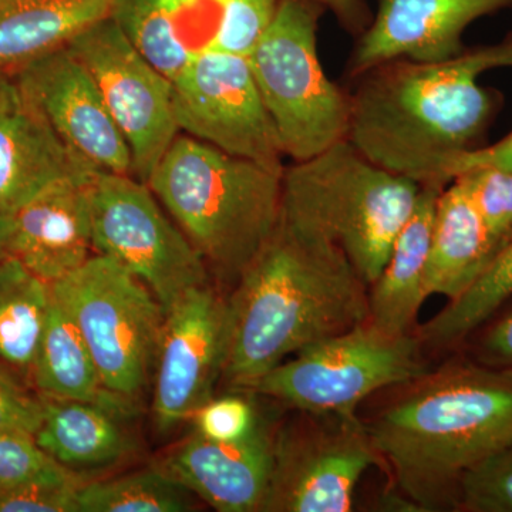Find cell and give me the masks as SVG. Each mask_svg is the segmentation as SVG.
I'll return each instance as SVG.
<instances>
[{
  "mask_svg": "<svg viewBox=\"0 0 512 512\" xmlns=\"http://www.w3.org/2000/svg\"><path fill=\"white\" fill-rule=\"evenodd\" d=\"M453 181L466 192L500 252L512 238V170L480 164L458 174Z\"/></svg>",
  "mask_w": 512,
  "mask_h": 512,
  "instance_id": "83f0119b",
  "label": "cell"
},
{
  "mask_svg": "<svg viewBox=\"0 0 512 512\" xmlns=\"http://www.w3.org/2000/svg\"><path fill=\"white\" fill-rule=\"evenodd\" d=\"M197 497L160 466L136 473L82 483L77 488V512L194 511Z\"/></svg>",
  "mask_w": 512,
  "mask_h": 512,
  "instance_id": "484cf974",
  "label": "cell"
},
{
  "mask_svg": "<svg viewBox=\"0 0 512 512\" xmlns=\"http://www.w3.org/2000/svg\"><path fill=\"white\" fill-rule=\"evenodd\" d=\"M114 0H0V72L13 74L110 16Z\"/></svg>",
  "mask_w": 512,
  "mask_h": 512,
  "instance_id": "603a6c76",
  "label": "cell"
},
{
  "mask_svg": "<svg viewBox=\"0 0 512 512\" xmlns=\"http://www.w3.org/2000/svg\"><path fill=\"white\" fill-rule=\"evenodd\" d=\"M367 288L335 242L281 217L227 299L221 380L248 392L286 357L369 322Z\"/></svg>",
  "mask_w": 512,
  "mask_h": 512,
  "instance_id": "6da1fadb",
  "label": "cell"
},
{
  "mask_svg": "<svg viewBox=\"0 0 512 512\" xmlns=\"http://www.w3.org/2000/svg\"><path fill=\"white\" fill-rule=\"evenodd\" d=\"M13 79L20 94L42 111L63 143L94 170L133 175L126 138L92 74L69 47L37 57L16 70Z\"/></svg>",
  "mask_w": 512,
  "mask_h": 512,
  "instance_id": "5bb4252c",
  "label": "cell"
},
{
  "mask_svg": "<svg viewBox=\"0 0 512 512\" xmlns=\"http://www.w3.org/2000/svg\"><path fill=\"white\" fill-rule=\"evenodd\" d=\"M52 298V286L19 259H0V366L30 386Z\"/></svg>",
  "mask_w": 512,
  "mask_h": 512,
  "instance_id": "d4e9b609",
  "label": "cell"
},
{
  "mask_svg": "<svg viewBox=\"0 0 512 512\" xmlns=\"http://www.w3.org/2000/svg\"><path fill=\"white\" fill-rule=\"evenodd\" d=\"M227 345V299L210 284L181 296L165 311L154 366V426L173 431L212 399Z\"/></svg>",
  "mask_w": 512,
  "mask_h": 512,
  "instance_id": "4fadbf2b",
  "label": "cell"
},
{
  "mask_svg": "<svg viewBox=\"0 0 512 512\" xmlns=\"http://www.w3.org/2000/svg\"><path fill=\"white\" fill-rule=\"evenodd\" d=\"M231 0H114L110 16L141 55L173 80L202 53L218 52Z\"/></svg>",
  "mask_w": 512,
  "mask_h": 512,
  "instance_id": "d6986e66",
  "label": "cell"
},
{
  "mask_svg": "<svg viewBox=\"0 0 512 512\" xmlns=\"http://www.w3.org/2000/svg\"><path fill=\"white\" fill-rule=\"evenodd\" d=\"M42 399L43 419L33 437L66 470L113 466L136 451L123 414L97 403Z\"/></svg>",
  "mask_w": 512,
  "mask_h": 512,
  "instance_id": "7402d4cb",
  "label": "cell"
},
{
  "mask_svg": "<svg viewBox=\"0 0 512 512\" xmlns=\"http://www.w3.org/2000/svg\"><path fill=\"white\" fill-rule=\"evenodd\" d=\"M444 185L421 184L412 217L394 242L389 261L369 292V322L389 335H410L424 301V274L437 201Z\"/></svg>",
  "mask_w": 512,
  "mask_h": 512,
  "instance_id": "ffe728a7",
  "label": "cell"
},
{
  "mask_svg": "<svg viewBox=\"0 0 512 512\" xmlns=\"http://www.w3.org/2000/svg\"><path fill=\"white\" fill-rule=\"evenodd\" d=\"M366 429L417 510L456 508L468 471L512 446V372L457 363L424 373Z\"/></svg>",
  "mask_w": 512,
  "mask_h": 512,
  "instance_id": "3957f363",
  "label": "cell"
},
{
  "mask_svg": "<svg viewBox=\"0 0 512 512\" xmlns=\"http://www.w3.org/2000/svg\"><path fill=\"white\" fill-rule=\"evenodd\" d=\"M274 437L262 512H348L357 484L379 461L357 416L306 413Z\"/></svg>",
  "mask_w": 512,
  "mask_h": 512,
  "instance_id": "30bf717a",
  "label": "cell"
},
{
  "mask_svg": "<svg viewBox=\"0 0 512 512\" xmlns=\"http://www.w3.org/2000/svg\"><path fill=\"white\" fill-rule=\"evenodd\" d=\"M42 419V396L0 366V431H22L35 436Z\"/></svg>",
  "mask_w": 512,
  "mask_h": 512,
  "instance_id": "1f68e13d",
  "label": "cell"
},
{
  "mask_svg": "<svg viewBox=\"0 0 512 512\" xmlns=\"http://www.w3.org/2000/svg\"><path fill=\"white\" fill-rule=\"evenodd\" d=\"M420 190L417 181L373 163L345 138L285 167L281 217L335 242L372 286L412 217Z\"/></svg>",
  "mask_w": 512,
  "mask_h": 512,
  "instance_id": "5b68a950",
  "label": "cell"
},
{
  "mask_svg": "<svg viewBox=\"0 0 512 512\" xmlns=\"http://www.w3.org/2000/svg\"><path fill=\"white\" fill-rule=\"evenodd\" d=\"M50 286L86 340L107 392L137 406L154 375L164 306L106 255L90 256Z\"/></svg>",
  "mask_w": 512,
  "mask_h": 512,
  "instance_id": "52a82bcc",
  "label": "cell"
},
{
  "mask_svg": "<svg viewBox=\"0 0 512 512\" xmlns=\"http://www.w3.org/2000/svg\"><path fill=\"white\" fill-rule=\"evenodd\" d=\"M19 90V89H18ZM97 173L57 136L32 101L18 94L0 113V214L10 218L66 178Z\"/></svg>",
  "mask_w": 512,
  "mask_h": 512,
  "instance_id": "ac0fdd59",
  "label": "cell"
},
{
  "mask_svg": "<svg viewBox=\"0 0 512 512\" xmlns=\"http://www.w3.org/2000/svg\"><path fill=\"white\" fill-rule=\"evenodd\" d=\"M512 298V238L470 288L420 329L433 348H450L480 328Z\"/></svg>",
  "mask_w": 512,
  "mask_h": 512,
  "instance_id": "4316f807",
  "label": "cell"
},
{
  "mask_svg": "<svg viewBox=\"0 0 512 512\" xmlns=\"http://www.w3.org/2000/svg\"><path fill=\"white\" fill-rule=\"evenodd\" d=\"M512 0H379L369 28L357 36L348 63L352 79L393 60L434 63L467 49L464 30Z\"/></svg>",
  "mask_w": 512,
  "mask_h": 512,
  "instance_id": "9a60e30c",
  "label": "cell"
},
{
  "mask_svg": "<svg viewBox=\"0 0 512 512\" xmlns=\"http://www.w3.org/2000/svg\"><path fill=\"white\" fill-rule=\"evenodd\" d=\"M512 66V32L443 62L393 60L360 76L348 140L373 163L419 184L447 187L450 161L477 150L501 107L481 74Z\"/></svg>",
  "mask_w": 512,
  "mask_h": 512,
  "instance_id": "7a4b0ae2",
  "label": "cell"
},
{
  "mask_svg": "<svg viewBox=\"0 0 512 512\" xmlns=\"http://www.w3.org/2000/svg\"><path fill=\"white\" fill-rule=\"evenodd\" d=\"M180 133L284 173L285 154L248 57L208 52L171 80Z\"/></svg>",
  "mask_w": 512,
  "mask_h": 512,
  "instance_id": "7c38bea8",
  "label": "cell"
},
{
  "mask_svg": "<svg viewBox=\"0 0 512 512\" xmlns=\"http://www.w3.org/2000/svg\"><path fill=\"white\" fill-rule=\"evenodd\" d=\"M458 507L471 512H512V446L468 471L461 480Z\"/></svg>",
  "mask_w": 512,
  "mask_h": 512,
  "instance_id": "f546056e",
  "label": "cell"
},
{
  "mask_svg": "<svg viewBox=\"0 0 512 512\" xmlns=\"http://www.w3.org/2000/svg\"><path fill=\"white\" fill-rule=\"evenodd\" d=\"M419 348L412 335H389L373 323H362L296 353L248 392L299 412L356 416L360 403L377 390L416 382L426 373Z\"/></svg>",
  "mask_w": 512,
  "mask_h": 512,
  "instance_id": "ba28073f",
  "label": "cell"
},
{
  "mask_svg": "<svg viewBox=\"0 0 512 512\" xmlns=\"http://www.w3.org/2000/svg\"><path fill=\"white\" fill-rule=\"evenodd\" d=\"M10 232V218L0 214V259L8 255V242Z\"/></svg>",
  "mask_w": 512,
  "mask_h": 512,
  "instance_id": "74e56055",
  "label": "cell"
},
{
  "mask_svg": "<svg viewBox=\"0 0 512 512\" xmlns=\"http://www.w3.org/2000/svg\"><path fill=\"white\" fill-rule=\"evenodd\" d=\"M480 357L484 365L512 372V309L487 330Z\"/></svg>",
  "mask_w": 512,
  "mask_h": 512,
  "instance_id": "836d02e7",
  "label": "cell"
},
{
  "mask_svg": "<svg viewBox=\"0 0 512 512\" xmlns=\"http://www.w3.org/2000/svg\"><path fill=\"white\" fill-rule=\"evenodd\" d=\"M495 248L463 188L451 181L441 191L424 274V292L456 301L490 265Z\"/></svg>",
  "mask_w": 512,
  "mask_h": 512,
  "instance_id": "44dd1931",
  "label": "cell"
},
{
  "mask_svg": "<svg viewBox=\"0 0 512 512\" xmlns=\"http://www.w3.org/2000/svg\"><path fill=\"white\" fill-rule=\"evenodd\" d=\"M261 417L244 397L225 396L208 400L194 414L197 433L215 441H238L248 437Z\"/></svg>",
  "mask_w": 512,
  "mask_h": 512,
  "instance_id": "4dcf8cb0",
  "label": "cell"
},
{
  "mask_svg": "<svg viewBox=\"0 0 512 512\" xmlns=\"http://www.w3.org/2000/svg\"><path fill=\"white\" fill-rule=\"evenodd\" d=\"M66 46L92 74L126 138L133 161L131 174L147 184L180 134L171 80L141 55L111 16L84 29Z\"/></svg>",
  "mask_w": 512,
  "mask_h": 512,
  "instance_id": "8fae6325",
  "label": "cell"
},
{
  "mask_svg": "<svg viewBox=\"0 0 512 512\" xmlns=\"http://www.w3.org/2000/svg\"><path fill=\"white\" fill-rule=\"evenodd\" d=\"M480 164H495L512 170V131L498 143L483 146L470 153L461 154L450 161L444 171L447 183H451L458 174Z\"/></svg>",
  "mask_w": 512,
  "mask_h": 512,
  "instance_id": "e575fe53",
  "label": "cell"
},
{
  "mask_svg": "<svg viewBox=\"0 0 512 512\" xmlns=\"http://www.w3.org/2000/svg\"><path fill=\"white\" fill-rule=\"evenodd\" d=\"M77 480L37 446L32 434L0 431V491Z\"/></svg>",
  "mask_w": 512,
  "mask_h": 512,
  "instance_id": "f1b7e54d",
  "label": "cell"
},
{
  "mask_svg": "<svg viewBox=\"0 0 512 512\" xmlns=\"http://www.w3.org/2000/svg\"><path fill=\"white\" fill-rule=\"evenodd\" d=\"M323 10H330L340 26L352 35L360 36L372 23L373 15L366 0H309Z\"/></svg>",
  "mask_w": 512,
  "mask_h": 512,
  "instance_id": "d590c367",
  "label": "cell"
},
{
  "mask_svg": "<svg viewBox=\"0 0 512 512\" xmlns=\"http://www.w3.org/2000/svg\"><path fill=\"white\" fill-rule=\"evenodd\" d=\"M323 9L279 0L274 19L248 56L282 151L305 161L348 137L350 94L328 79L318 56Z\"/></svg>",
  "mask_w": 512,
  "mask_h": 512,
  "instance_id": "8992f818",
  "label": "cell"
},
{
  "mask_svg": "<svg viewBox=\"0 0 512 512\" xmlns=\"http://www.w3.org/2000/svg\"><path fill=\"white\" fill-rule=\"evenodd\" d=\"M282 174L180 133L147 185L208 271L237 284L281 221Z\"/></svg>",
  "mask_w": 512,
  "mask_h": 512,
  "instance_id": "277c9868",
  "label": "cell"
},
{
  "mask_svg": "<svg viewBox=\"0 0 512 512\" xmlns=\"http://www.w3.org/2000/svg\"><path fill=\"white\" fill-rule=\"evenodd\" d=\"M274 437L259 420L245 439L215 441L195 433L158 466L220 512H262L274 464Z\"/></svg>",
  "mask_w": 512,
  "mask_h": 512,
  "instance_id": "2e32d148",
  "label": "cell"
},
{
  "mask_svg": "<svg viewBox=\"0 0 512 512\" xmlns=\"http://www.w3.org/2000/svg\"><path fill=\"white\" fill-rule=\"evenodd\" d=\"M89 192L94 254L124 266L165 311L191 289L210 284L204 259L146 183L130 174L97 171Z\"/></svg>",
  "mask_w": 512,
  "mask_h": 512,
  "instance_id": "9c48e42d",
  "label": "cell"
},
{
  "mask_svg": "<svg viewBox=\"0 0 512 512\" xmlns=\"http://www.w3.org/2000/svg\"><path fill=\"white\" fill-rule=\"evenodd\" d=\"M30 383L40 396L49 399L97 403L126 417L136 410V404L107 392L86 340L55 296L37 348Z\"/></svg>",
  "mask_w": 512,
  "mask_h": 512,
  "instance_id": "cb8c5ba5",
  "label": "cell"
},
{
  "mask_svg": "<svg viewBox=\"0 0 512 512\" xmlns=\"http://www.w3.org/2000/svg\"><path fill=\"white\" fill-rule=\"evenodd\" d=\"M19 90L13 74L0 72V113L8 109L18 97Z\"/></svg>",
  "mask_w": 512,
  "mask_h": 512,
  "instance_id": "8d00e7d4",
  "label": "cell"
},
{
  "mask_svg": "<svg viewBox=\"0 0 512 512\" xmlns=\"http://www.w3.org/2000/svg\"><path fill=\"white\" fill-rule=\"evenodd\" d=\"M93 175L53 184L10 217L8 255L47 284L72 274L94 255Z\"/></svg>",
  "mask_w": 512,
  "mask_h": 512,
  "instance_id": "e0dca14e",
  "label": "cell"
},
{
  "mask_svg": "<svg viewBox=\"0 0 512 512\" xmlns=\"http://www.w3.org/2000/svg\"><path fill=\"white\" fill-rule=\"evenodd\" d=\"M82 481L36 484L0 491V512H77L76 493Z\"/></svg>",
  "mask_w": 512,
  "mask_h": 512,
  "instance_id": "d6a6232c",
  "label": "cell"
}]
</instances>
